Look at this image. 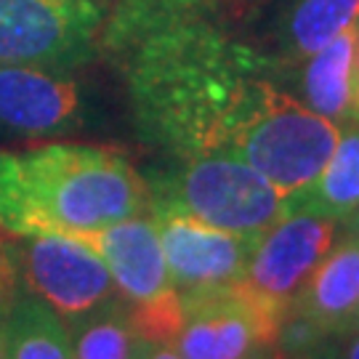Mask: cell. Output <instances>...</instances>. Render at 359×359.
Wrapping results in <instances>:
<instances>
[{"label": "cell", "instance_id": "1", "mask_svg": "<svg viewBox=\"0 0 359 359\" xmlns=\"http://www.w3.org/2000/svg\"><path fill=\"white\" fill-rule=\"evenodd\" d=\"M99 46L126 80L142 136L179 160L226 152L269 86V62L197 16L192 0H120Z\"/></svg>", "mask_w": 359, "mask_h": 359}, {"label": "cell", "instance_id": "2", "mask_svg": "<svg viewBox=\"0 0 359 359\" xmlns=\"http://www.w3.org/2000/svg\"><path fill=\"white\" fill-rule=\"evenodd\" d=\"M147 210V181L109 147L53 142L0 149V229L11 237L102 229Z\"/></svg>", "mask_w": 359, "mask_h": 359}, {"label": "cell", "instance_id": "3", "mask_svg": "<svg viewBox=\"0 0 359 359\" xmlns=\"http://www.w3.org/2000/svg\"><path fill=\"white\" fill-rule=\"evenodd\" d=\"M341 126L317 115L277 86H266L226 154L256 168L283 200L320 176L335 149Z\"/></svg>", "mask_w": 359, "mask_h": 359}, {"label": "cell", "instance_id": "4", "mask_svg": "<svg viewBox=\"0 0 359 359\" xmlns=\"http://www.w3.org/2000/svg\"><path fill=\"white\" fill-rule=\"evenodd\" d=\"M149 203L170 205L224 231L258 240L283 216V194L234 154L210 152L181 160L179 170L149 189Z\"/></svg>", "mask_w": 359, "mask_h": 359}, {"label": "cell", "instance_id": "5", "mask_svg": "<svg viewBox=\"0 0 359 359\" xmlns=\"http://www.w3.org/2000/svg\"><path fill=\"white\" fill-rule=\"evenodd\" d=\"M104 22L99 0H0V62L75 69L96 53Z\"/></svg>", "mask_w": 359, "mask_h": 359}, {"label": "cell", "instance_id": "6", "mask_svg": "<svg viewBox=\"0 0 359 359\" xmlns=\"http://www.w3.org/2000/svg\"><path fill=\"white\" fill-rule=\"evenodd\" d=\"M184 325L173 348L184 359H245L277 344L290 309L258 293L248 280L181 293Z\"/></svg>", "mask_w": 359, "mask_h": 359}, {"label": "cell", "instance_id": "7", "mask_svg": "<svg viewBox=\"0 0 359 359\" xmlns=\"http://www.w3.org/2000/svg\"><path fill=\"white\" fill-rule=\"evenodd\" d=\"M13 253L19 277L29 293L65 320H80L117 295V285L107 264L75 237H13Z\"/></svg>", "mask_w": 359, "mask_h": 359}, {"label": "cell", "instance_id": "8", "mask_svg": "<svg viewBox=\"0 0 359 359\" xmlns=\"http://www.w3.org/2000/svg\"><path fill=\"white\" fill-rule=\"evenodd\" d=\"M165 256L168 277L179 293L205 290L245 280L256 240L210 226L170 205L149 203Z\"/></svg>", "mask_w": 359, "mask_h": 359}, {"label": "cell", "instance_id": "9", "mask_svg": "<svg viewBox=\"0 0 359 359\" xmlns=\"http://www.w3.org/2000/svg\"><path fill=\"white\" fill-rule=\"evenodd\" d=\"M338 221L309 210H283V216L256 240L245 280L258 293L290 309L325 253L333 248Z\"/></svg>", "mask_w": 359, "mask_h": 359}, {"label": "cell", "instance_id": "10", "mask_svg": "<svg viewBox=\"0 0 359 359\" xmlns=\"http://www.w3.org/2000/svg\"><path fill=\"white\" fill-rule=\"evenodd\" d=\"M80 112V83L69 69L0 62V128L22 136H53L75 128Z\"/></svg>", "mask_w": 359, "mask_h": 359}, {"label": "cell", "instance_id": "11", "mask_svg": "<svg viewBox=\"0 0 359 359\" xmlns=\"http://www.w3.org/2000/svg\"><path fill=\"white\" fill-rule=\"evenodd\" d=\"M83 245H88L96 256L107 264V269L115 280L117 290L128 298L130 304L149 301L154 295L170 290L165 256L160 248L157 226L152 218L133 216L126 221H115L102 229L75 231L67 234Z\"/></svg>", "mask_w": 359, "mask_h": 359}, {"label": "cell", "instance_id": "12", "mask_svg": "<svg viewBox=\"0 0 359 359\" xmlns=\"http://www.w3.org/2000/svg\"><path fill=\"white\" fill-rule=\"evenodd\" d=\"M359 309V237L346 234L333 243L311 271L290 311L309 320L322 335L348 330Z\"/></svg>", "mask_w": 359, "mask_h": 359}, {"label": "cell", "instance_id": "13", "mask_svg": "<svg viewBox=\"0 0 359 359\" xmlns=\"http://www.w3.org/2000/svg\"><path fill=\"white\" fill-rule=\"evenodd\" d=\"M338 126V142L320 176L287 197L283 210H309L333 221H346L359 208V117L348 115Z\"/></svg>", "mask_w": 359, "mask_h": 359}, {"label": "cell", "instance_id": "14", "mask_svg": "<svg viewBox=\"0 0 359 359\" xmlns=\"http://www.w3.org/2000/svg\"><path fill=\"white\" fill-rule=\"evenodd\" d=\"M357 25L344 29L338 38L309 56L301 90L304 104L333 123L351 115V59H354Z\"/></svg>", "mask_w": 359, "mask_h": 359}, {"label": "cell", "instance_id": "15", "mask_svg": "<svg viewBox=\"0 0 359 359\" xmlns=\"http://www.w3.org/2000/svg\"><path fill=\"white\" fill-rule=\"evenodd\" d=\"M6 359H75L72 330L35 295H13Z\"/></svg>", "mask_w": 359, "mask_h": 359}, {"label": "cell", "instance_id": "16", "mask_svg": "<svg viewBox=\"0 0 359 359\" xmlns=\"http://www.w3.org/2000/svg\"><path fill=\"white\" fill-rule=\"evenodd\" d=\"M357 22L359 0H301L287 19V46L295 59H309Z\"/></svg>", "mask_w": 359, "mask_h": 359}, {"label": "cell", "instance_id": "17", "mask_svg": "<svg viewBox=\"0 0 359 359\" xmlns=\"http://www.w3.org/2000/svg\"><path fill=\"white\" fill-rule=\"evenodd\" d=\"M75 322V359H130L136 333L130 327V311L117 301V295Z\"/></svg>", "mask_w": 359, "mask_h": 359}, {"label": "cell", "instance_id": "18", "mask_svg": "<svg viewBox=\"0 0 359 359\" xmlns=\"http://www.w3.org/2000/svg\"><path fill=\"white\" fill-rule=\"evenodd\" d=\"M128 311L130 327H133L136 338L149 341V344L173 346L176 335L181 333V325H184V304H181V293L176 287L154 295L149 301H139Z\"/></svg>", "mask_w": 359, "mask_h": 359}, {"label": "cell", "instance_id": "19", "mask_svg": "<svg viewBox=\"0 0 359 359\" xmlns=\"http://www.w3.org/2000/svg\"><path fill=\"white\" fill-rule=\"evenodd\" d=\"M19 283H22V277H19L16 253L0 258V306H3V304H8L13 295H16Z\"/></svg>", "mask_w": 359, "mask_h": 359}, {"label": "cell", "instance_id": "20", "mask_svg": "<svg viewBox=\"0 0 359 359\" xmlns=\"http://www.w3.org/2000/svg\"><path fill=\"white\" fill-rule=\"evenodd\" d=\"M344 335V341L341 344H335V348H330L338 359H359V327L354 330H346Z\"/></svg>", "mask_w": 359, "mask_h": 359}, {"label": "cell", "instance_id": "21", "mask_svg": "<svg viewBox=\"0 0 359 359\" xmlns=\"http://www.w3.org/2000/svg\"><path fill=\"white\" fill-rule=\"evenodd\" d=\"M351 115H359V22L354 35V59H351Z\"/></svg>", "mask_w": 359, "mask_h": 359}, {"label": "cell", "instance_id": "22", "mask_svg": "<svg viewBox=\"0 0 359 359\" xmlns=\"http://www.w3.org/2000/svg\"><path fill=\"white\" fill-rule=\"evenodd\" d=\"M139 344H142L144 359H184L176 348L168 346V344H149V341H142V338H139Z\"/></svg>", "mask_w": 359, "mask_h": 359}, {"label": "cell", "instance_id": "23", "mask_svg": "<svg viewBox=\"0 0 359 359\" xmlns=\"http://www.w3.org/2000/svg\"><path fill=\"white\" fill-rule=\"evenodd\" d=\"M11 301L0 306V359H6L8 354V306H11Z\"/></svg>", "mask_w": 359, "mask_h": 359}, {"label": "cell", "instance_id": "24", "mask_svg": "<svg viewBox=\"0 0 359 359\" xmlns=\"http://www.w3.org/2000/svg\"><path fill=\"white\" fill-rule=\"evenodd\" d=\"M245 359H285V357H283V351L277 348V344H269V346L253 348Z\"/></svg>", "mask_w": 359, "mask_h": 359}, {"label": "cell", "instance_id": "25", "mask_svg": "<svg viewBox=\"0 0 359 359\" xmlns=\"http://www.w3.org/2000/svg\"><path fill=\"white\" fill-rule=\"evenodd\" d=\"M287 359V357H285ZM290 359H338L330 351V348H314V351H309V354H301V357H290Z\"/></svg>", "mask_w": 359, "mask_h": 359}, {"label": "cell", "instance_id": "26", "mask_svg": "<svg viewBox=\"0 0 359 359\" xmlns=\"http://www.w3.org/2000/svg\"><path fill=\"white\" fill-rule=\"evenodd\" d=\"M11 253H13V237L0 229V258L11 256Z\"/></svg>", "mask_w": 359, "mask_h": 359}, {"label": "cell", "instance_id": "27", "mask_svg": "<svg viewBox=\"0 0 359 359\" xmlns=\"http://www.w3.org/2000/svg\"><path fill=\"white\" fill-rule=\"evenodd\" d=\"M346 229L348 234H354V237H359V208L351 213V216L346 218Z\"/></svg>", "mask_w": 359, "mask_h": 359}, {"label": "cell", "instance_id": "28", "mask_svg": "<svg viewBox=\"0 0 359 359\" xmlns=\"http://www.w3.org/2000/svg\"><path fill=\"white\" fill-rule=\"evenodd\" d=\"M130 359H144V351H142V344H139V338H133V348H130Z\"/></svg>", "mask_w": 359, "mask_h": 359}, {"label": "cell", "instance_id": "29", "mask_svg": "<svg viewBox=\"0 0 359 359\" xmlns=\"http://www.w3.org/2000/svg\"><path fill=\"white\" fill-rule=\"evenodd\" d=\"M354 327H359V309L357 314H354V320H351V325H348V330H354Z\"/></svg>", "mask_w": 359, "mask_h": 359}, {"label": "cell", "instance_id": "30", "mask_svg": "<svg viewBox=\"0 0 359 359\" xmlns=\"http://www.w3.org/2000/svg\"><path fill=\"white\" fill-rule=\"evenodd\" d=\"M357 117H359V115H357Z\"/></svg>", "mask_w": 359, "mask_h": 359}]
</instances>
